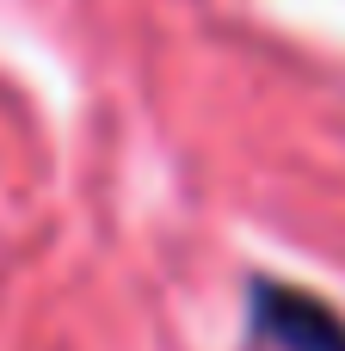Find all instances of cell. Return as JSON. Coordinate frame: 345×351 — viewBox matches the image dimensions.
I'll return each mask as SVG.
<instances>
[{
    "label": "cell",
    "instance_id": "6da1fadb",
    "mask_svg": "<svg viewBox=\"0 0 345 351\" xmlns=\"http://www.w3.org/2000/svg\"><path fill=\"white\" fill-rule=\"evenodd\" d=\"M253 339L265 351H345V315L315 290L253 278Z\"/></svg>",
    "mask_w": 345,
    "mask_h": 351
}]
</instances>
